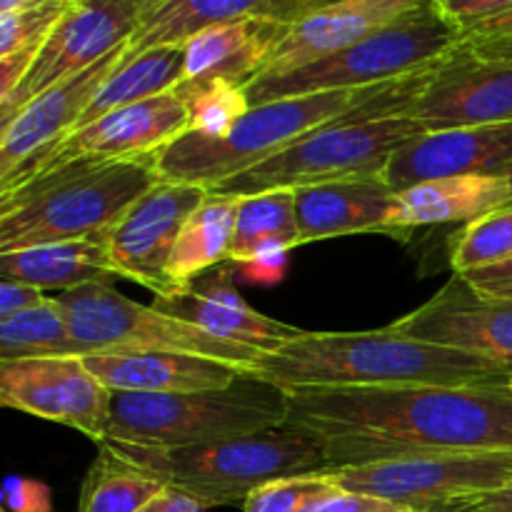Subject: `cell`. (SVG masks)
<instances>
[{
	"label": "cell",
	"instance_id": "cell-1",
	"mask_svg": "<svg viewBox=\"0 0 512 512\" xmlns=\"http://www.w3.org/2000/svg\"><path fill=\"white\" fill-rule=\"evenodd\" d=\"M510 380V378H508ZM508 380L470 385L283 388L288 423L330 468L443 453L512 450Z\"/></svg>",
	"mask_w": 512,
	"mask_h": 512
},
{
	"label": "cell",
	"instance_id": "cell-2",
	"mask_svg": "<svg viewBox=\"0 0 512 512\" xmlns=\"http://www.w3.org/2000/svg\"><path fill=\"white\" fill-rule=\"evenodd\" d=\"M245 373L280 388H380V385H470L508 380L498 363L408 338L395 330L308 333L265 353Z\"/></svg>",
	"mask_w": 512,
	"mask_h": 512
},
{
	"label": "cell",
	"instance_id": "cell-3",
	"mask_svg": "<svg viewBox=\"0 0 512 512\" xmlns=\"http://www.w3.org/2000/svg\"><path fill=\"white\" fill-rule=\"evenodd\" d=\"M430 68L395 80L368 108L295 140L278 155L235 175L210 193L245 198L268 190H298L305 185L335 183V180L375 178V175L383 178L393 155L425 133L423 125L403 118V110L423 88Z\"/></svg>",
	"mask_w": 512,
	"mask_h": 512
},
{
	"label": "cell",
	"instance_id": "cell-4",
	"mask_svg": "<svg viewBox=\"0 0 512 512\" xmlns=\"http://www.w3.org/2000/svg\"><path fill=\"white\" fill-rule=\"evenodd\" d=\"M160 180L155 158L73 160L0 195V255L48 243L105 238Z\"/></svg>",
	"mask_w": 512,
	"mask_h": 512
},
{
	"label": "cell",
	"instance_id": "cell-5",
	"mask_svg": "<svg viewBox=\"0 0 512 512\" xmlns=\"http://www.w3.org/2000/svg\"><path fill=\"white\" fill-rule=\"evenodd\" d=\"M103 445L150 478L188 493L205 510L245 505L255 490L273 480L330 470L323 450L293 425L183 448H148L110 440Z\"/></svg>",
	"mask_w": 512,
	"mask_h": 512
},
{
	"label": "cell",
	"instance_id": "cell-6",
	"mask_svg": "<svg viewBox=\"0 0 512 512\" xmlns=\"http://www.w3.org/2000/svg\"><path fill=\"white\" fill-rule=\"evenodd\" d=\"M388 85L298 95L255 105L223 138H208L190 130L180 135L155 155V170L163 180L213 190L265 163L295 140L368 108Z\"/></svg>",
	"mask_w": 512,
	"mask_h": 512
},
{
	"label": "cell",
	"instance_id": "cell-7",
	"mask_svg": "<svg viewBox=\"0 0 512 512\" xmlns=\"http://www.w3.org/2000/svg\"><path fill=\"white\" fill-rule=\"evenodd\" d=\"M288 393L258 375L240 373L228 388L198 393H113L110 443L183 448L283 428Z\"/></svg>",
	"mask_w": 512,
	"mask_h": 512
},
{
	"label": "cell",
	"instance_id": "cell-8",
	"mask_svg": "<svg viewBox=\"0 0 512 512\" xmlns=\"http://www.w3.org/2000/svg\"><path fill=\"white\" fill-rule=\"evenodd\" d=\"M463 45V30L450 23L438 5L428 3L403 15L380 33L295 68L275 78H255L245 85L250 108L298 95L363 90L408 78L430 68Z\"/></svg>",
	"mask_w": 512,
	"mask_h": 512
},
{
	"label": "cell",
	"instance_id": "cell-9",
	"mask_svg": "<svg viewBox=\"0 0 512 512\" xmlns=\"http://www.w3.org/2000/svg\"><path fill=\"white\" fill-rule=\"evenodd\" d=\"M58 300L68 313L70 330L83 358L108 350H143L198 355L248 370L263 355L245 345L215 338L155 305L135 303L113 285H83L60 293Z\"/></svg>",
	"mask_w": 512,
	"mask_h": 512
},
{
	"label": "cell",
	"instance_id": "cell-10",
	"mask_svg": "<svg viewBox=\"0 0 512 512\" xmlns=\"http://www.w3.org/2000/svg\"><path fill=\"white\" fill-rule=\"evenodd\" d=\"M328 475L348 493L380 498L408 512H433L510 488L512 450L385 460L355 468H330Z\"/></svg>",
	"mask_w": 512,
	"mask_h": 512
},
{
	"label": "cell",
	"instance_id": "cell-11",
	"mask_svg": "<svg viewBox=\"0 0 512 512\" xmlns=\"http://www.w3.org/2000/svg\"><path fill=\"white\" fill-rule=\"evenodd\" d=\"M113 393L95 378L80 355L0 363V405L65 425L105 443Z\"/></svg>",
	"mask_w": 512,
	"mask_h": 512
},
{
	"label": "cell",
	"instance_id": "cell-12",
	"mask_svg": "<svg viewBox=\"0 0 512 512\" xmlns=\"http://www.w3.org/2000/svg\"><path fill=\"white\" fill-rule=\"evenodd\" d=\"M210 190L163 180L145 190L105 235L118 278L143 285L155 298H170L168 263L175 240Z\"/></svg>",
	"mask_w": 512,
	"mask_h": 512
},
{
	"label": "cell",
	"instance_id": "cell-13",
	"mask_svg": "<svg viewBox=\"0 0 512 512\" xmlns=\"http://www.w3.org/2000/svg\"><path fill=\"white\" fill-rule=\"evenodd\" d=\"M125 53L128 45H120L90 68L43 90L0 125V195L23 185L55 145L73 133L80 113L88 108L105 78L123 63Z\"/></svg>",
	"mask_w": 512,
	"mask_h": 512
},
{
	"label": "cell",
	"instance_id": "cell-14",
	"mask_svg": "<svg viewBox=\"0 0 512 512\" xmlns=\"http://www.w3.org/2000/svg\"><path fill=\"white\" fill-rule=\"evenodd\" d=\"M403 118L425 133L512 123V60H483L460 45L430 68Z\"/></svg>",
	"mask_w": 512,
	"mask_h": 512
},
{
	"label": "cell",
	"instance_id": "cell-15",
	"mask_svg": "<svg viewBox=\"0 0 512 512\" xmlns=\"http://www.w3.org/2000/svg\"><path fill=\"white\" fill-rule=\"evenodd\" d=\"M143 15L113 0H80L40 48L33 68L18 88L0 100V125L8 123L25 103L60 80L90 68L120 45H128Z\"/></svg>",
	"mask_w": 512,
	"mask_h": 512
},
{
	"label": "cell",
	"instance_id": "cell-16",
	"mask_svg": "<svg viewBox=\"0 0 512 512\" xmlns=\"http://www.w3.org/2000/svg\"><path fill=\"white\" fill-rule=\"evenodd\" d=\"M388 328L478 355L512 373V300L485 298L460 275H453L428 303Z\"/></svg>",
	"mask_w": 512,
	"mask_h": 512
},
{
	"label": "cell",
	"instance_id": "cell-17",
	"mask_svg": "<svg viewBox=\"0 0 512 512\" xmlns=\"http://www.w3.org/2000/svg\"><path fill=\"white\" fill-rule=\"evenodd\" d=\"M190 130V115L178 90L125 105L95 123L73 130L33 175L73 160H140L155 158L165 145ZM30 175V178H33ZM28 178V180H30Z\"/></svg>",
	"mask_w": 512,
	"mask_h": 512
},
{
	"label": "cell",
	"instance_id": "cell-18",
	"mask_svg": "<svg viewBox=\"0 0 512 512\" xmlns=\"http://www.w3.org/2000/svg\"><path fill=\"white\" fill-rule=\"evenodd\" d=\"M455 175H512V123L418 135L393 155L383 180L403 193Z\"/></svg>",
	"mask_w": 512,
	"mask_h": 512
},
{
	"label": "cell",
	"instance_id": "cell-19",
	"mask_svg": "<svg viewBox=\"0 0 512 512\" xmlns=\"http://www.w3.org/2000/svg\"><path fill=\"white\" fill-rule=\"evenodd\" d=\"M153 305L173 318L185 320L205 333L228 343L245 345L258 353H273L290 340L300 338L305 330L280 323L250 308L233 283V270L228 265L208 270L200 275L188 290L170 298H155Z\"/></svg>",
	"mask_w": 512,
	"mask_h": 512
},
{
	"label": "cell",
	"instance_id": "cell-20",
	"mask_svg": "<svg viewBox=\"0 0 512 512\" xmlns=\"http://www.w3.org/2000/svg\"><path fill=\"white\" fill-rule=\"evenodd\" d=\"M433 0H340L288 25L258 78H275L350 48Z\"/></svg>",
	"mask_w": 512,
	"mask_h": 512
},
{
	"label": "cell",
	"instance_id": "cell-21",
	"mask_svg": "<svg viewBox=\"0 0 512 512\" xmlns=\"http://www.w3.org/2000/svg\"><path fill=\"white\" fill-rule=\"evenodd\" d=\"M395 190L380 175L295 190L300 245L358 233H393Z\"/></svg>",
	"mask_w": 512,
	"mask_h": 512
},
{
	"label": "cell",
	"instance_id": "cell-22",
	"mask_svg": "<svg viewBox=\"0 0 512 512\" xmlns=\"http://www.w3.org/2000/svg\"><path fill=\"white\" fill-rule=\"evenodd\" d=\"M83 363L110 393H198L228 388L243 368L183 353L108 350L85 355Z\"/></svg>",
	"mask_w": 512,
	"mask_h": 512
},
{
	"label": "cell",
	"instance_id": "cell-23",
	"mask_svg": "<svg viewBox=\"0 0 512 512\" xmlns=\"http://www.w3.org/2000/svg\"><path fill=\"white\" fill-rule=\"evenodd\" d=\"M512 205V175H455L413 185L395 195L393 233L415 228L473 223Z\"/></svg>",
	"mask_w": 512,
	"mask_h": 512
},
{
	"label": "cell",
	"instance_id": "cell-24",
	"mask_svg": "<svg viewBox=\"0 0 512 512\" xmlns=\"http://www.w3.org/2000/svg\"><path fill=\"white\" fill-rule=\"evenodd\" d=\"M288 25L270 18H240L193 35L185 50L183 80H230L248 85L260 75Z\"/></svg>",
	"mask_w": 512,
	"mask_h": 512
},
{
	"label": "cell",
	"instance_id": "cell-25",
	"mask_svg": "<svg viewBox=\"0 0 512 512\" xmlns=\"http://www.w3.org/2000/svg\"><path fill=\"white\" fill-rule=\"evenodd\" d=\"M5 280L35 285L40 290H68L83 285H113L118 280L105 238L68 240L0 255Z\"/></svg>",
	"mask_w": 512,
	"mask_h": 512
},
{
	"label": "cell",
	"instance_id": "cell-26",
	"mask_svg": "<svg viewBox=\"0 0 512 512\" xmlns=\"http://www.w3.org/2000/svg\"><path fill=\"white\" fill-rule=\"evenodd\" d=\"M275 13H278V0H163L140 18L125 55H138L163 45H185L205 28L230 20H278Z\"/></svg>",
	"mask_w": 512,
	"mask_h": 512
},
{
	"label": "cell",
	"instance_id": "cell-27",
	"mask_svg": "<svg viewBox=\"0 0 512 512\" xmlns=\"http://www.w3.org/2000/svg\"><path fill=\"white\" fill-rule=\"evenodd\" d=\"M238 203L240 198L208 193L200 208L190 215L188 223L180 230L178 240H175L168 263L173 295L188 290L208 270L230 263Z\"/></svg>",
	"mask_w": 512,
	"mask_h": 512
},
{
	"label": "cell",
	"instance_id": "cell-28",
	"mask_svg": "<svg viewBox=\"0 0 512 512\" xmlns=\"http://www.w3.org/2000/svg\"><path fill=\"white\" fill-rule=\"evenodd\" d=\"M183 78V45H163V48H150L138 55H125L123 63L105 78V83L93 95L88 108L80 113L73 130L95 123L98 118L118 108H125V105L170 93V90H175L183 83Z\"/></svg>",
	"mask_w": 512,
	"mask_h": 512
},
{
	"label": "cell",
	"instance_id": "cell-29",
	"mask_svg": "<svg viewBox=\"0 0 512 512\" xmlns=\"http://www.w3.org/2000/svg\"><path fill=\"white\" fill-rule=\"evenodd\" d=\"M80 0H38L0 13V100L28 75L45 40Z\"/></svg>",
	"mask_w": 512,
	"mask_h": 512
},
{
	"label": "cell",
	"instance_id": "cell-30",
	"mask_svg": "<svg viewBox=\"0 0 512 512\" xmlns=\"http://www.w3.org/2000/svg\"><path fill=\"white\" fill-rule=\"evenodd\" d=\"M298 245L300 230L298 215H295V190H268V193L240 198L230 263L245 265L263 250H293Z\"/></svg>",
	"mask_w": 512,
	"mask_h": 512
},
{
	"label": "cell",
	"instance_id": "cell-31",
	"mask_svg": "<svg viewBox=\"0 0 512 512\" xmlns=\"http://www.w3.org/2000/svg\"><path fill=\"white\" fill-rule=\"evenodd\" d=\"M80 355L70 330V320L58 298L13 315L0 323V363L28 358H58Z\"/></svg>",
	"mask_w": 512,
	"mask_h": 512
},
{
	"label": "cell",
	"instance_id": "cell-32",
	"mask_svg": "<svg viewBox=\"0 0 512 512\" xmlns=\"http://www.w3.org/2000/svg\"><path fill=\"white\" fill-rule=\"evenodd\" d=\"M163 488L160 480L120 460L108 445L100 443L98 458L80 488L78 512H138Z\"/></svg>",
	"mask_w": 512,
	"mask_h": 512
},
{
	"label": "cell",
	"instance_id": "cell-33",
	"mask_svg": "<svg viewBox=\"0 0 512 512\" xmlns=\"http://www.w3.org/2000/svg\"><path fill=\"white\" fill-rule=\"evenodd\" d=\"M178 95L190 115V133L223 138L250 110L245 85L230 80H183Z\"/></svg>",
	"mask_w": 512,
	"mask_h": 512
},
{
	"label": "cell",
	"instance_id": "cell-34",
	"mask_svg": "<svg viewBox=\"0 0 512 512\" xmlns=\"http://www.w3.org/2000/svg\"><path fill=\"white\" fill-rule=\"evenodd\" d=\"M512 258V205L465 225L450 243L455 275L493 268Z\"/></svg>",
	"mask_w": 512,
	"mask_h": 512
},
{
	"label": "cell",
	"instance_id": "cell-35",
	"mask_svg": "<svg viewBox=\"0 0 512 512\" xmlns=\"http://www.w3.org/2000/svg\"><path fill=\"white\" fill-rule=\"evenodd\" d=\"M338 485L325 473L293 475L263 485L245 500V512H305L328 495L338 493Z\"/></svg>",
	"mask_w": 512,
	"mask_h": 512
},
{
	"label": "cell",
	"instance_id": "cell-36",
	"mask_svg": "<svg viewBox=\"0 0 512 512\" xmlns=\"http://www.w3.org/2000/svg\"><path fill=\"white\" fill-rule=\"evenodd\" d=\"M463 48L483 60H512V10L465 30Z\"/></svg>",
	"mask_w": 512,
	"mask_h": 512
},
{
	"label": "cell",
	"instance_id": "cell-37",
	"mask_svg": "<svg viewBox=\"0 0 512 512\" xmlns=\"http://www.w3.org/2000/svg\"><path fill=\"white\" fill-rule=\"evenodd\" d=\"M5 512H53V495L40 480L10 475L3 483Z\"/></svg>",
	"mask_w": 512,
	"mask_h": 512
},
{
	"label": "cell",
	"instance_id": "cell-38",
	"mask_svg": "<svg viewBox=\"0 0 512 512\" xmlns=\"http://www.w3.org/2000/svg\"><path fill=\"white\" fill-rule=\"evenodd\" d=\"M435 5L450 23L463 30V35L465 30L512 10V0H435Z\"/></svg>",
	"mask_w": 512,
	"mask_h": 512
},
{
	"label": "cell",
	"instance_id": "cell-39",
	"mask_svg": "<svg viewBox=\"0 0 512 512\" xmlns=\"http://www.w3.org/2000/svg\"><path fill=\"white\" fill-rule=\"evenodd\" d=\"M305 512H408L393 503H385L380 498H370V495H358L348 493V490L340 488L338 493L328 495L320 503L310 505Z\"/></svg>",
	"mask_w": 512,
	"mask_h": 512
},
{
	"label": "cell",
	"instance_id": "cell-40",
	"mask_svg": "<svg viewBox=\"0 0 512 512\" xmlns=\"http://www.w3.org/2000/svg\"><path fill=\"white\" fill-rule=\"evenodd\" d=\"M460 278L468 280L480 295L495 300H512V258L505 263L493 265V268L473 270V273H465Z\"/></svg>",
	"mask_w": 512,
	"mask_h": 512
},
{
	"label": "cell",
	"instance_id": "cell-41",
	"mask_svg": "<svg viewBox=\"0 0 512 512\" xmlns=\"http://www.w3.org/2000/svg\"><path fill=\"white\" fill-rule=\"evenodd\" d=\"M43 290L35 288V285L20 283V280H5L0 283V323L13 315L25 313V310L35 308V305L45 303Z\"/></svg>",
	"mask_w": 512,
	"mask_h": 512
},
{
	"label": "cell",
	"instance_id": "cell-42",
	"mask_svg": "<svg viewBox=\"0 0 512 512\" xmlns=\"http://www.w3.org/2000/svg\"><path fill=\"white\" fill-rule=\"evenodd\" d=\"M288 253L290 250H285V248L263 250V253L255 255L250 263L240 265V268L250 275V280H260V283H275V280L283 278L285 265H288Z\"/></svg>",
	"mask_w": 512,
	"mask_h": 512
},
{
	"label": "cell",
	"instance_id": "cell-43",
	"mask_svg": "<svg viewBox=\"0 0 512 512\" xmlns=\"http://www.w3.org/2000/svg\"><path fill=\"white\" fill-rule=\"evenodd\" d=\"M138 512H205V508L198 500L190 498L188 493H183V490L165 485V488Z\"/></svg>",
	"mask_w": 512,
	"mask_h": 512
},
{
	"label": "cell",
	"instance_id": "cell-44",
	"mask_svg": "<svg viewBox=\"0 0 512 512\" xmlns=\"http://www.w3.org/2000/svg\"><path fill=\"white\" fill-rule=\"evenodd\" d=\"M335 3H340V0H278V13H275V18L285 25H293L298 23L300 18H305V15L328 8V5Z\"/></svg>",
	"mask_w": 512,
	"mask_h": 512
},
{
	"label": "cell",
	"instance_id": "cell-45",
	"mask_svg": "<svg viewBox=\"0 0 512 512\" xmlns=\"http://www.w3.org/2000/svg\"><path fill=\"white\" fill-rule=\"evenodd\" d=\"M473 503L485 512H512V485L510 488L483 495V498H475Z\"/></svg>",
	"mask_w": 512,
	"mask_h": 512
},
{
	"label": "cell",
	"instance_id": "cell-46",
	"mask_svg": "<svg viewBox=\"0 0 512 512\" xmlns=\"http://www.w3.org/2000/svg\"><path fill=\"white\" fill-rule=\"evenodd\" d=\"M113 3H123V5H130V8L138 10L140 15L150 13V10L155 8V5H160L163 0H113Z\"/></svg>",
	"mask_w": 512,
	"mask_h": 512
},
{
	"label": "cell",
	"instance_id": "cell-47",
	"mask_svg": "<svg viewBox=\"0 0 512 512\" xmlns=\"http://www.w3.org/2000/svg\"><path fill=\"white\" fill-rule=\"evenodd\" d=\"M433 512H485V510L478 508V505L470 500V503H455V505H448V508H440V510H433Z\"/></svg>",
	"mask_w": 512,
	"mask_h": 512
},
{
	"label": "cell",
	"instance_id": "cell-48",
	"mask_svg": "<svg viewBox=\"0 0 512 512\" xmlns=\"http://www.w3.org/2000/svg\"><path fill=\"white\" fill-rule=\"evenodd\" d=\"M30 3H38V0H0V13H8V10L25 8Z\"/></svg>",
	"mask_w": 512,
	"mask_h": 512
},
{
	"label": "cell",
	"instance_id": "cell-49",
	"mask_svg": "<svg viewBox=\"0 0 512 512\" xmlns=\"http://www.w3.org/2000/svg\"><path fill=\"white\" fill-rule=\"evenodd\" d=\"M508 383H510V388H512V375H510V380H508Z\"/></svg>",
	"mask_w": 512,
	"mask_h": 512
},
{
	"label": "cell",
	"instance_id": "cell-50",
	"mask_svg": "<svg viewBox=\"0 0 512 512\" xmlns=\"http://www.w3.org/2000/svg\"><path fill=\"white\" fill-rule=\"evenodd\" d=\"M0 512H5V510H0Z\"/></svg>",
	"mask_w": 512,
	"mask_h": 512
}]
</instances>
